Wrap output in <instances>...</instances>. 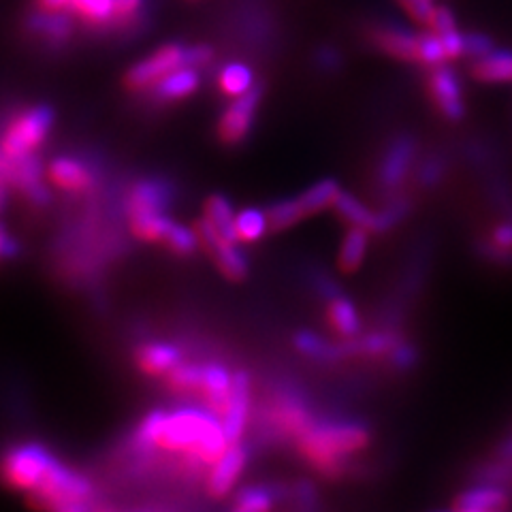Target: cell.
Listing matches in <instances>:
<instances>
[{
	"instance_id": "obj_20",
	"label": "cell",
	"mask_w": 512,
	"mask_h": 512,
	"mask_svg": "<svg viewBox=\"0 0 512 512\" xmlns=\"http://www.w3.org/2000/svg\"><path fill=\"white\" fill-rule=\"evenodd\" d=\"M199 84H201V75L197 67L184 64V67L175 69L160 79V82L154 86V92L158 99L178 101V99H186V96H190L192 92H197Z\"/></svg>"
},
{
	"instance_id": "obj_29",
	"label": "cell",
	"mask_w": 512,
	"mask_h": 512,
	"mask_svg": "<svg viewBox=\"0 0 512 512\" xmlns=\"http://www.w3.org/2000/svg\"><path fill=\"white\" fill-rule=\"evenodd\" d=\"M71 11L92 28H105L114 22V0H71Z\"/></svg>"
},
{
	"instance_id": "obj_31",
	"label": "cell",
	"mask_w": 512,
	"mask_h": 512,
	"mask_svg": "<svg viewBox=\"0 0 512 512\" xmlns=\"http://www.w3.org/2000/svg\"><path fill=\"white\" fill-rule=\"evenodd\" d=\"M267 231H269L267 214L256 210V207H246V210H242L235 216L237 242H259Z\"/></svg>"
},
{
	"instance_id": "obj_49",
	"label": "cell",
	"mask_w": 512,
	"mask_h": 512,
	"mask_svg": "<svg viewBox=\"0 0 512 512\" xmlns=\"http://www.w3.org/2000/svg\"><path fill=\"white\" fill-rule=\"evenodd\" d=\"M39 9L45 11H64L67 7H71V0H37Z\"/></svg>"
},
{
	"instance_id": "obj_13",
	"label": "cell",
	"mask_w": 512,
	"mask_h": 512,
	"mask_svg": "<svg viewBox=\"0 0 512 512\" xmlns=\"http://www.w3.org/2000/svg\"><path fill=\"white\" fill-rule=\"evenodd\" d=\"M246 461H248L246 448L239 442L229 444L227 451L218 457V461L212 463L210 480H207V491H210L214 498L227 495L235 487L239 474L244 472Z\"/></svg>"
},
{
	"instance_id": "obj_44",
	"label": "cell",
	"mask_w": 512,
	"mask_h": 512,
	"mask_svg": "<svg viewBox=\"0 0 512 512\" xmlns=\"http://www.w3.org/2000/svg\"><path fill=\"white\" fill-rule=\"evenodd\" d=\"M427 28L434 30L436 35H446V32H453V30H457L459 26H457L455 13H453L451 9L444 7V5H442V7L436 5L434 15H431V20H429Z\"/></svg>"
},
{
	"instance_id": "obj_52",
	"label": "cell",
	"mask_w": 512,
	"mask_h": 512,
	"mask_svg": "<svg viewBox=\"0 0 512 512\" xmlns=\"http://www.w3.org/2000/svg\"><path fill=\"white\" fill-rule=\"evenodd\" d=\"M9 169H11V160L5 156L3 150H0V180H5V182L9 180Z\"/></svg>"
},
{
	"instance_id": "obj_38",
	"label": "cell",
	"mask_w": 512,
	"mask_h": 512,
	"mask_svg": "<svg viewBox=\"0 0 512 512\" xmlns=\"http://www.w3.org/2000/svg\"><path fill=\"white\" fill-rule=\"evenodd\" d=\"M163 242L175 254H190V252H195L197 246L201 244L195 229H186V227H182V224H175V222L169 224V229H167V235H165Z\"/></svg>"
},
{
	"instance_id": "obj_24",
	"label": "cell",
	"mask_w": 512,
	"mask_h": 512,
	"mask_svg": "<svg viewBox=\"0 0 512 512\" xmlns=\"http://www.w3.org/2000/svg\"><path fill=\"white\" fill-rule=\"evenodd\" d=\"M50 180L62 190H86L92 186V175L75 158H56L50 165Z\"/></svg>"
},
{
	"instance_id": "obj_19",
	"label": "cell",
	"mask_w": 512,
	"mask_h": 512,
	"mask_svg": "<svg viewBox=\"0 0 512 512\" xmlns=\"http://www.w3.org/2000/svg\"><path fill=\"white\" fill-rule=\"evenodd\" d=\"M476 82L483 84H510L512 82V52L493 50L491 54L476 58L470 69Z\"/></svg>"
},
{
	"instance_id": "obj_4",
	"label": "cell",
	"mask_w": 512,
	"mask_h": 512,
	"mask_svg": "<svg viewBox=\"0 0 512 512\" xmlns=\"http://www.w3.org/2000/svg\"><path fill=\"white\" fill-rule=\"evenodd\" d=\"M54 122V116L50 107H32L26 109L24 114L15 118L3 135V141H0V150L5 152L7 158L15 160L32 154V150H37L41 143L45 141L47 133H50Z\"/></svg>"
},
{
	"instance_id": "obj_22",
	"label": "cell",
	"mask_w": 512,
	"mask_h": 512,
	"mask_svg": "<svg viewBox=\"0 0 512 512\" xmlns=\"http://www.w3.org/2000/svg\"><path fill=\"white\" fill-rule=\"evenodd\" d=\"M137 363L150 376H167L180 363V350L165 342H152L139 348Z\"/></svg>"
},
{
	"instance_id": "obj_14",
	"label": "cell",
	"mask_w": 512,
	"mask_h": 512,
	"mask_svg": "<svg viewBox=\"0 0 512 512\" xmlns=\"http://www.w3.org/2000/svg\"><path fill=\"white\" fill-rule=\"evenodd\" d=\"M416 37L419 32H410L404 26L389 22L370 28V39L382 54L412 64H416Z\"/></svg>"
},
{
	"instance_id": "obj_1",
	"label": "cell",
	"mask_w": 512,
	"mask_h": 512,
	"mask_svg": "<svg viewBox=\"0 0 512 512\" xmlns=\"http://www.w3.org/2000/svg\"><path fill=\"white\" fill-rule=\"evenodd\" d=\"M372 434L365 423L355 419L312 421L297 438V448L314 470L327 478L346 472L350 457L370 444Z\"/></svg>"
},
{
	"instance_id": "obj_34",
	"label": "cell",
	"mask_w": 512,
	"mask_h": 512,
	"mask_svg": "<svg viewBox=\"0 0 512 512\" xmlns=\"http://www.w3.org/2000/svg\"><path fill=\"white\" fill-rule=\"evenodd\" d=\"M167 384L175 393H199L203 384V365L178 363L167 374Z\"/></svg>"
},
{
	"instance_id": "obj_12",
	"label": "cell",
	"mask_w": 512,
	"mask_h": 512,
	"mask_svg": "<svg viewBox=\"0 0 512 512\" xmlns=\"http://www.w3.org/2000/svg\"><path fill=\"white\" fill-rule=\"evenodd\" d=\"M252 387H250V376L246 372H237L231 382V391L227 399V408H224L220 423L224 434H227L229 442H239L246 431V423L250 416V397H252Z\"/></svg>"
},
{
	"instance_id": "obj_27",
	"label": "cell",
	"mask_w": 512,
	"mask_h": 512,
	"mask_svg": "<svg viewBox=\"0 0 512 512\" xmlns=\"http://www.w3.org/2000/svg\"><path fill=\"white\" fill-rule=\"evenodd\" d=\"M218 86L222 94L237 99L254 88V73L244 62H229L218 75Z\"/></svg>"
},
{
	"instance_id": "obj_11",
	"label": "cell",
	"mask_w": 512,
	"mask_h": 512,
	"mask_svg": "<svg viewBox=\"0 0 512 512\" xmlns=\"http://www.w3.org/2000/svg\"><path fill=\"white\" fill-rule=\"evenodd\" d=\"M312 414L308 410L306 399L297 393H280L276 402L269 408V423L278 434L299 438L312 423Z\"/></svg>"
},
{
	"instance_id": "obj_7",
	"label": "cell",
	"mask_w": 512,
	"mask_h": 512,
	"mask_svg": "<svg viewBox=\"0 0 512 512\" xmlns=\"http://www.w3.org/2000/svg\"><path fill=\"white\" fill-rule=\"evenodd\" d=\"M427 92L431 103L436 105L442 118L459 122L466 116V99H463L461 77L448 62L429 69Z\"/></svg>"
},
{
	"instance_id": "obj_32",
	"label": "cell",
	"mask_w": 512,
	"mask_h": 512,
	"mask_svg": "<svg viewBox=\"0 0 512 512\" xmlns=\"http://www.w3.org/2000/svg\"><path fill=\"white\" fill-rule=\"evenodd\" d=\"M267 220H269V229L271 231H286L295 227L297 222H301L303 218H306V212H303V207L299 203V199H282V201H276L274 205L267 207Z\"/></svg>"
},
{
	"instance_id": "obj_41",
	"label": "cell",
	"mask_w": 512,
	"mask_h": 512,
	"mask_svg": "<svg viewBox=\"0 0 512 512\" xmlns=\"http://www.w3.org/2000/svg\"><path fill=\"white\" fill-rule=\"evenodd\" d=\"M146 7V0H114V22L116 28H133L141 18V11Z\"/></svg>"
},
{
	"instance_id": "obj_35",
	"label": "cell",
	"mask_w": 512,
	"mask_h": 512,
	"mask_svg": "<svg viewBox=\"0 0 512 512\" xmlns=\"http://www.w3.org/2000/svg\"><path fill=\"white\" fill-rule=\"evenodd\" d=\"M412 203L408 197H395L387 205L382 207L380 212H376V224H374V233H389L393 231L399 222H404L410 216Z\"/></svg>"
},
{
	"instance_id": "obj_45",
	"label": "cell",
	"mask_w": 512,
	"mask_h": 512,
	"mask_svg": "<svg viewBox=\"0 0 512 512\" xmlns=\"http://www.w3.org/2000/svg\"><path fill=\"white\" fill-rule=\"evenodd\" d=\"M293 498H295L299 508L310 510V508L318 506V491L314 489L312 483H308V480H299V483H295Z\"/></svg>"
},
{
	"instance_id": "obj_51",
	"label": "cell",
	"mask_w": 512,
	"mask_h": 512,
	"mask_svg": "<svg viewBox=\"0 0 512 512\" xmlns=\"http://www.w3.org/2000/svg\"><path fill=\"white\" fill-rule=\"evenodd\" d=\"M15 248H13V242L9 239V235L5 233V229L0 227V256H7L11 254Z\"/></svg>"
},
{
	"instance_id": "obj_2",
	"label": "cell",
	"mask_w": 512,
	"mask_h": 512,
	"mask_svg": "<svg viewBox=\"0 0 512 512\" xmlns=\"http://www.w3.org/2000/svg\"><path fill=\"white\" fill-rule=\"evenodd\" d=\"M229 444L220 416L212 410L199 408H182L165 414V423L158 436V448L188 455L199 466H212L227 451Z\"/></svg>"
},
{
	"instance_id": "obj_17",
	"label": "cell",
	"mask_w": 512,
	"mask_h": 512,
	"mask_svg": "<svg viewBox=\"0 0 512 512\" xmlns=\"http://www.w3.org/2000/svg\"><path fill=\"white\" fill-rule=\"evenodd\" d=\"M293 344L303 357L318 363H340L344 359H350L346 342H329L314 331H299L293 338Z\"/></svg>"
},
{
	"instance_id": "obj_46",
	"label": "cell",
	"mask_w": 512,
	"mask_h": 512,
	"mask_svg": "<svg viewBox=\"0 0 512 512\" xmlns=\"http://www.w3.org/2000/svg\"><path fill=\"white\" fill-rule=\"evenodd\" d=\"M491 246L512 252V222H500L491 229L489 237L485 239Z\"/></svg>"
},
{
	"instance_id": "obj_5",
	"label": "cell",
	"mask_w": 512,
	"mask_h": 512,
	"mask_svg": "<svg viewBox=\"0 0 512 512\" xmlns=\"http://www.w3.org/2000/svg\"><path fill=\"white\" fill-rule=\"evenodd\" d=\"M52 463L54 459L41 446L26 444L13 448L3 459V470L0 472H3L5 483H9L13 489L35 491Z\"/></svg>"
},
{
	"instance_id": "obj_42",
	"label": "cell",
	"mask_w": 512,
	"mask_h": 512,
	"mask_svg": "<svg viewBox=\"0 0 512 512\" xmlns=\"http://www.w3.org/2000/svg\"><path fill=\"white\" fill-rule=\"evenodd\" d=\"M495 50V41L485 32H466L463 35V56L472 60L483 58Z\"/></svg>"
},
{
	"instance_id": "obj_6",
	"label": "cell",
	"mask_w": 512,
	"mask_h": 512,
	"mask_svg": "<svg viewBox=\"0 0 512 512\" xmlns=\"http://www.w3.org/2000/svg\"><path fill=\"white\" fill-rule=\"evenodd\" d=\"M184 64H188V47L171 43L160 47L152 56L137 62L135 67L126 73L124 82L131 90H148L154 88L160 79L169 75L171 71L184 67Z\"/></svg>"
},
{
	"instance_id": "obj_48",
	"label": "cell",
	"mask_w": 512,
	"mask_h": 512,
	"mask_svg": "<svg viewBox=\"0 0 512 512\" xmlns=\"http://www.w3.org/2000/svg\"><path fill=\"white\" fill-rule=\"evenodd\" d=\"M316 62L320 69L338 71L342 67V54L338 50H333V47H323V50L316 52Z\"/></svg>"
},
{
	"instance_id": "obj_9",
	"label": "cell",
	"mask_w": 512,
	"mask_h": 512,
	"mask_svg": "<svg viewBox=\"0 0 512 512\" xmlns=\"http://www.w3.org/2000/svg\"><path fill=\"white\" fill-rule=\"evenodd\" d=\"M416 152H419V143L412 135H399L389 143V148L384 150L378 163L380 190L395 192L408 180Z\"/></svg>"
},
{
	"instance_id": "obj_15",
	"label": "cell",
	"mask_w": 512,
	"mask_h": 512,
	"mask_svg": "<svg viewBox=\"0 0 512 512\" xmlns=\"http://www.w3.org/2000/svg\"><path fill=\"white\" fill-rule=\"evenodd\" d=\"M7 182L13 184V186H18L28 197V201H32L35 205H45L47 201H50V192H47V188L41 182L39 160L32 154L11 160Z\"/></svg>"
},
{
	"instance_id": "obj_50",
	"label": "cell",
	"mask_w": 512,
	"mask_h": 512,
	"mask_svg": "<svg viewBox=\"0 0 512 512\" xmlns=\"http://www.w3.org/2000/svg\"><path fill=\"white\" fill-rule=\"evenodd\" d=\"M495 457H502V459L512 461V436H508V438L498 446V451H495Z\"/></svg>"
},
{
	"instance_id": "obj_16",
	"label": "cell",
	"mask_w": 512,
	"mask_h": 512,
	"mask_svg": "<svg viewBox=\"0 0 512 512\" xmlns=\"http://www.w3.org/2000/svg\"><path fill=\"white\" fill-rule=\"evenodd\" d=\"M510 506V498L502 485L478 483L466 491H461L453 508L461 512H489V510H506Z\"/></svg>"
},
{
	"instance_id": "obj_8",
	"label": "cell",
	"mask_w": 512,
	"mask_h": 512,
	"mask_svg": "<svg viewBox=\"0 0 512 512\" xmlns=\"http://www.w3.org/2000/svg\"><path fill=\"white\" fill-rule=\"evenodd\" d=\"M195 231L199 235L201 246L212 254V259L224 278L239 282L248 276V261L244 252L237 248V242L224 237L207 218L199 220Z\"/></svg>"
},
{
	"instance_id": "obj_3",
	"label": "cell",
	"mask_w": 512,
	"mask_h": 512,
	"mask_svg": "<svg viewBox=\"0 0 512 512\" xmlns=\"http://www.w3.org/2000/svg\"><path fill=\"white\" fill-rule=\"evenodd\" d=\"M41 506L56 510H82L90 498L92 487L82 474L67 470L54 459L41 485L35 489Z\"/></svg>"
},
{
	"instance_id": "obj_40",
	"label": "cell",
	"mask_w": 512,
	"mask_h": 512,
	"mask_svg": "<svg viewBox=\"0 0 512 512\" xmlns=\"http://www.w3.org/2000/svg\"><path fill=\"white\" fill-rule=\"evenodd\" d=\"M421 355H419V348H416L412 342L408 340H399L395 344V348L387 355L389 365L397 372H410L419 363Z\"/></svg>"
},
{
	"instance_id": "obj_53",
	"label": "cell",
	"mask_w": 512,
	"mask_h": 512,
	"mask_svg": "<svg viewBox=\"0 0 512 512\" xmlns=\"http://www.w3.org/2000/svg\"><path fill=\"white\" fill-rule=\"evenodd\" d=\"M5 201H7V182L0 180V212H3Z\"/></svg>"
},
{
	"instance_id": "obj_23",
	"label": "cell",
	"mask_w": 512,
	"mask_h": 512,
	"mask_svg": "<svg viewBox=\"0 0 512 512\" xmlns=\"http://www.w3.org/2000/svg\"><path fill=\"white\" fill-rule=\"evenodd\" d=\"M367 246H370V231L363 227H350L342 239L338 254L340 271H344V274H355L365 261Z\"/></svg>"
},
{
	"instance_id": "obj_21",
	"label": "cell",
	"mask_w": 512,
	"mask_h": 512,
	"mask_svg": "<svg viewBox=\"0 0 512 512\" xmlns=\"http://www.w3.org/2000/svg\"><path fill=\"white\" fill-rule=\"evenodd\" d=\"M327 320L331 323L333 331L344 340L357 338L363 327L357 306L344 293L327 301Z\"/></svg>"
},
{
	"instance_id": "obj_18",
	"label": "cell",
	"mask_w": 512,
	"mask_h": 512,
	"mask_svg": "<svg viewBox=\"0 0 512 512\" xmlns=\"http://www.w3.org/2000/svg\"><path fill=\"white\" fill-rule=\"evenodd\" d=\"M28 30L50 45H62L71 37V18L64 11L39 9L28 18Z\"/></svg>"
},
{
	"instance_id": "obj_25",
	"label": "cell",
	"mask_w": 512,
	"mask_h": 512,
	"mask_svg": "<svg viewBox=\"0 0 512 512\" xmlns=\"http://www.w3.org/2000/svg\"><path fill=\"white\" fill-rule=\"evenodd\" d=\"M333 210L338 212L342 220H346L350 227H363L370 233H374L376 224V212H372L363 201H359L355 195H350L346 190H340L338 199L333 203Z\"/></svg>"
},
{
	"instance_id": "obj_10",
	"label": "cell",
	"mask_w": 512,
	"mask_h": 512,
	"mask_svg": "<svg viewBox=\"0 0 512 512\" xmlns=\"http://www.w3.org/2000/svg\"><path fill=\"white\" fill-rule=\"evenodd\" d=\"M261 94L263 90L259 86H254L250 92L237 96L229 105V109L224 111L218 124V137L224 143H231L233 146V143H239L248 137L254 124V114L261 103Z\"/></svg>"
},
{
	"instance_id": "obj_39",
	"label": "cell",
	"mask_w": 512,
	"mask_h": 512,
	"mask_svg": "<svg viewBox=\"0 0 512 512\" xmlns=\"http://www.w3.org/2000/svg\"><path fill=\"white\" fill-rule=\"evenodd\" d=\"M474 478L478 483H489V485H504L512 480V461L498 457L495 461L485 463L474 472Z\"/></svg>"
},
{
	"instance_id": "obj_30",
	"label": "cell",
	"mask_w": 512,
	"mask_h": 512,
	"mask_svg": "<svg viewBox=\"0 0 512 512\" xmlns=\"http://www.w3.org/2000/svg\"><path fill=\"white\" fill-rule=\"evenodd\" d=\"M235 212H233V205L227 197L222 195H214L207 199L205 203V218L210 220L214 227L227 237L237 242V235H235Z\"/></svg>"
},
{
	"instance_id": "obj_37",
	"label": "cell",
	"mask_w": 512,
	"mask_h": 512,
	"mask_svg": "<svg viewBox=\"0 0 512 512\" xmlns=\"http://www.w3.org/2000/svg\"><path fill=\"white\" fill-rule=\"evenodd\" d=\"M165 414L167 412H152L143 419V423L139 425L135 434V446L139 451H152V448L158 446V436L165 423Z\"/></svg>"
},
{
	"instance_id": "obj_33",
	"label": "cell",
	"mask_w": 512,
	"mask_h": 512,
	"mask_svg": "<svg viewBox=\"0 0 512 512\" xmlns=\"http://www.w3.org/2000/svg\"><path fill=\"white\" fill-rule=\"evenodd\" d=\"M444 62H448V54L440 35H436L431 28L419 32V37H416V64H421L425 69H434Z\"/></svg>"
},
{
	"instance_id": "obj_36",
	"label": "cell",
	"mask_w": 512,
	"mask_h": 512,
	"mask_svg": "<svg viewBox=\"0 0 512 512\" xmlns=\"http://www.w3.org/2000/svg\"><path fill=\"white\" fill-rule=\"evenodd\" d=\"M274 504V491L265 487H246L235 498V510L239 512H265L274 508Z\"/></svg>"
},
{
	"instance_id": "obj_43",
	"label": "cell",
	"mask_w": 512,
	"mask_h": 512,
	"mask_svg": "<svg viewBox=\"0 0 512 512\" xmlns=\"http://www.w3.org/2000/svg\"><path fill=\"white\" fill-rule=\"evenodd\" d=\"M444 173H446L444 158L431 156L419 167V171H416V180H419L423 188H434L444 180Z\"/></svg>"
},
{
	"instance_id": "obj_26",
	"label": "cell",
	"mask_w": 512,
	"mask_h": 512,
	"mask_svg": "<svg viewBox=\"0 0 512 512\" xmlns=\"http://www.w3.org/2000/svg\"><path fill=\"white\" fill-rule=\"evenodd\" d=\"M340 190L342 188L338 182L327 178V180H318L316 184L303 190L297 199L303 207V212H306V216H314V214L325 212L327 207H333L335 199H338V195H340Z\"/></svg>"
},
{
	"instance_id": "obj_28",
	"label": "cell",
	"mask_w": 512,
	"mask_h": 512,
	"mask_svg": "<svg viewBox=\"0 0 512 512\" xmlns=\"http://www.w3.org/2000/svg\"><path fill=\"white\" fill-rule=\"evenodd\" d=\"M163 205H165L163 190H160L154 182H141L133 188L131 197H128V218L163 212Z\"/></svg>"
},
{
	"instance_id": "obj_47",
	"label": "cell",
	"mask_w": 512,
	"mask_h": 512,
	"mask_svg": "<svg viewBox=\"0 0 512 512\" xmlns=\"http://www.w3.org/2000/svg\"><path fill=\"white\" fill-rule=\"evenodd\" d=\"M214 58V50L210 45H192L188 47V64L190 67H205Z\"/></svg>"
}]
</instances>
